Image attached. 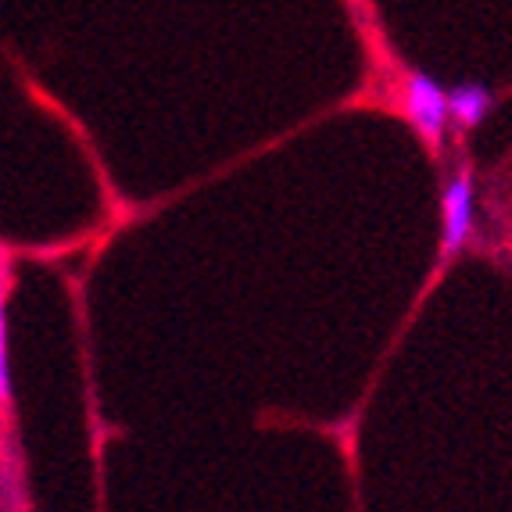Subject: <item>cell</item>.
<instances>
[{
  "mask_svg": "<svg viewBox=\"0 0 512 512\" xmlns=\"http://www.w3.org/2000/svg\"><path fill=\"white\" fill-rule=\"evenodd\" d=\"M402 108L409 126L416 129L423 144L441 151L452 129V108H448V86L419 69H409L402 79Z\"/></svg>",
  "mask_w": 512,
  "mask_h": 512,
  "instance_id": "obj_1",
  "label": "cell"
},
{
  "mask_svg": "<svg viewBox=\"0 0 512 512\" xmlns=\"http://www.w3.org/2000/svg\"><path fill=\"white\" fill-rule=\"evenodd\" d=\"M473 215H477V176L473 165H462L441 194V248H437V269L452 262L473 233Z\"/></svg>",
  "mask_w": 512,
  "mask_h": 512,
  "instance_id": "obj_2",
  "label": "cell"
},
{
  "mask_svg": "<svg viewBox=\"0 0 512 512\" xmlns=\"http://www.w3.org/2000/svg\"><path fill=\"white\" fill-rule=\"evenodd\" d=\"M498 90H491L487 83H459L448 90V108H452V126L462 129V133H470L477 129L480 122L495 111L498 104Z\"/></svg>",
  "mask_w": 512,
  "mask_h": 512,
  "instance_id": "obj_3",
  "label": "cell"
},
{
  "mask_svg": "<svg viewBox=\"0 0 512 512\" xmlns=\"http://www.w3.org/2000/svg\"><path fill=\"white\" fill-rule=\"evenodd\" d=\"M11 348H8V308H4V291H0V405H11Z\"/></svg>",
  "mask_w": 512,
  "mask_h": 512,
  "instance_id": "obj_4",
  "label": "cell"
}]
</instances>
